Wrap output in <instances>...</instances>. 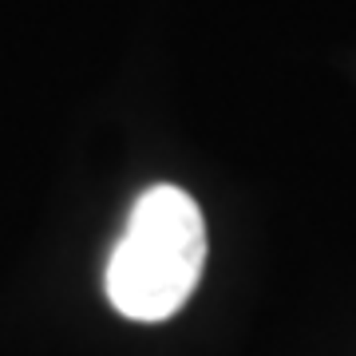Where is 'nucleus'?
<instances>
[{"label": "nucleus", "mask_w": 356, "mask_h": 356, "mask_svg": "<svg viewBox=\"0 0 356 356\" xmlns=\"http://www.w3.org/2000/svg\"><path fill=\"white\" fill-rule=\"evenodd\" d=\"M206 266L202 210L178 186H151L131 206L107 261V297L131 321H166L186 305Z\"/></svg>", "instance_id": "f257e3e1"}]
</instances>
